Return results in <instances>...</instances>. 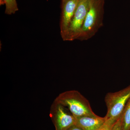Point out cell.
I'll list each match as a JSON object with an SVG mask.
<instances>
[{
  "label": "cell",
  "instance_id": "cell-11",
  "mask_svg": "<svg viewBox=\"0 0 130 130\" xmlns=\"http://www.w3.org/2000/svg\"><path fill=\"white\" fill-rule=\"evenodd\" d=\"M122 129V118L121 115L116 121L112 130H121Z\"/></svg>",
  "mask_w": 130,
  "mask_h": 130
},
{
  "label": "cell",
  "instance_id": "cell-9",
  "mask_svg": "<svg viewBox=\"0 0 130 130\" xmlns=\"http://www.w3.org/2000/svg\"><path fill=\"white\" fill-rule=\"evenodd\" d=\"M0 4L5 5V13L8 15L14 14L19 10L16 0H0Z\"/></svg>",
  "mask_w": 130,
  "mask_h": 130
},
{
  "label": "cell",
  "instance_id": "cell-4",
  "mask_svg": "<svg viewBox=\"0 0 130 130\" xmlns=\"http://www.w3.org/2000/svg\"><path fill=\"white\" fill-rule=\"evenodd\" d=\"M90 0H79L68 29L66 41L78 40L89 8Z\"/></svg>",
  "mask_w": 130,
  "mask_h": 130
},
{
  "label": "cell",
  "instance_id": "cell-6",
  "mask_svg": "<svg viewBox=\"0 0 130 130\" xmlns=\"http://www.w3.org/2000/svg\"><path fill=\"white\" fill-rule=\"evenodd\" d=\"M52 112V120L55 130H67L76 125V119L72 115L65 111L62 105L55 102Z\"/></svg>",
  "mask_w": 130,
  "mask_h": 130
},
{
  "label": "cell",
  "instance_id": "cell-8",
  "mask_svg": "<svg viewBox=\"0 0 130 130\" xmlns=\"http://www.w3.org/2000/svg\"><path fill=\"white\" fill-rule=\"evenodd\" d=\"M121 130H130V98L124 108L121 115Z\"/></svg>",
  "mask_w": 130,
  "mask_h": 130
},
{
  "label": "cell",
  "instance_id": "cell-2",
  "mask_svg": "<svg viewBox=\"0 0 130 130\" xmlns=\"http://www.w3.org/2000/svg\"><path fill=\"white\" fill-rule=\"evenodd\" d=\"M55 102L67 107L74 117L98 116L92 110L88 100L77 91H68L61 93Z\"/></svg>",
  "mask_w": 130,
  "mask_h": 130
},
{
  "label": "cell",
  "instance_id": "cell-3",
  "mask_svg": "<svg viewBox=\"0 0 130 130\" xmlns=\"http://www.w3.org/2000/svg\"><path fill=\"white\" fill-rule=\"evenodd\" d=\"M130 98V85L113 93H107L105 102L107 107L106 118L118 120L121 116L126 103Z\"/></svg>",
  "mask_w": 130,
  "mask_h": 130
},
{
  "label": "cell",
  "instance_id": "cell-7",
  "mask_svg": "<svg viewBox=\"0 0 130 130\" xmlns=\"http://www.w3.org/2000/svg\"><path fill=\"white\" fill-rule=\"evenodd\" d=\"M76 125L83 130H97L100 128L107 120L106 117H101L83 116L74 117Z\"/></svg>",
  "mask_w": 130,
  "mask_h": 130
},
{
  "label": "cell",
  "instance_id": "cell-13",
  "mask_svg": "<svg viewBox=\"0 0 130 130\" xmlns=\"http://www.w3.org/2000/svg\"><path fill=\"white\" fill-rule=\"evenodd\" d=\"M61 1H63V0H61Z\"/></svg>",
  "mask_w": 130,
  "mask_h": 130
},
{
  "label": "cell",
  "instance_id": "cell-1",
  "mask_svg": "<svg viewBox=\"0 0 130 130\" xmlns=\"http://www.w3.org/2000/svg\"><path fill=\"white\" fill-rule=\"evenodd\" d=\"M105 0H90L89 8L77 40L86 41L95 35L103 25Z\"/></svg>",
  "mask_w": 130,
  "mask_h": 130
},
{
  "label": "cell",
  "instance_id": "cell-5",
  "mask_svg": "<svg viewBox=\"0 0 130 130\" xmlns=\"http://www.w3.org/2000/svg\"><path fill=\"white\" fill-rule=\"evenodd\" d=\"M60 28L61 38L66 41L68 29L79 0H63Z\"/></svg>",
  "mask_w": 130,
  "mask_h": 130
},
{
  "label": "cell",
  "instance_id": "cell-12",
  "mask_svg": "<svg viewBox=\"0 0 130 130\" xmlns=\"http://www.w3.org/2000/svg\"><path fill=\"white\" fill-rule=\"evenodd\" d=\"M67 130H83L82 128H80L78 126L76 125H74L71 126L70 128H68Z\"/></svg>",
  "mask_w": 130,
  "mask_h": 130
},
{
  "label": "cell",
  "instance_id": "cell-10",
  "mask_svg": "<svg viewBox=\"0 0 130 130\" xmlns=\"http://www.w3.org/2000/svg\"><path fill=\"white\" fill-rule=\"evenodd\" d=\"M117 120L112 119H107L103 125L97 130H112Z\"/></svg>",
  "mask_w": 130,
  "mask_h": 130
}]
</instances>
